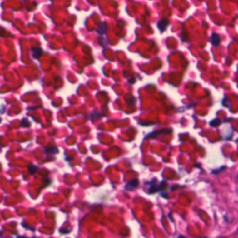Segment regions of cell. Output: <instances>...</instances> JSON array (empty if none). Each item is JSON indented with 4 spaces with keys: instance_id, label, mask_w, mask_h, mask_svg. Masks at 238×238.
Masks as SVG:
<instances>
[{
    "instance_id": "obj_1",
    "label": "cell",
    "mask_w": 238,
    "mask_h": 238,
    "mask_svg": "<svg viewBox=\"0 0 238 238\" xmlns=\"http://www.w3.org/2000/svg\"><path fill=\"white\" fill-rule=\"evenodd\" d=\"M171 132H172V129H168L155 131H153L150 133H149V134L146 137H145V139L146 138H156L161 134H166V133H169Z\"/></svg>"
},
{
    "instance_id": "obj_2",
    "label": "cell",
    "mask_w": 238,
    "mask_h": 238,
    "mask_svg": "<svg viewBox=\"0 0 238 238\" xmlns=\"http://www.w3.org/2000/svg\"><path fill=\"white\" fill-rule=\"evenodd\" d=\"M108 25L104 22H102L100 24H99V25L97 26V28L96 29L97 33L100 35L106 34L107 32H108Z\"/></svg>"
},
{
    "instance_id": "obj_3",
    "label": "cell",
    "mask_w": 238,
    "mask_h": 238,
    "mask_svg": "<svg viewBox=\"0 0 238 238\" xmlns=\"http://www.w3.org/2000/svg\"><path fill=\"white\" fill-rule=\"evenodd\" d=\"M169 24V21L168 19H162L159 20L157 23V27H158V29H159V31L163 33L164 32Z\"/></svg>"
},
{
    "instance_id": "obj_4",
    "label": "cell",
    "mask_w": 238,
    "mask_h": 238,
    "mask_svg": "<svg viewBox=\"0 0 238 238\" xmlns=\"http://www.w3.org/2000/svg\"><path fill=\"white\" fill-rule=\"evenodd\" d=\"M210 43L212 44L214 46H217L219 45L220 42H221V38H220V36L217 34L214 33L210 38Z\"/></svg>"
},
{
    "instance_id": "obj_5",
    "label": "cell",
    "mask_w": 238,
    "mask_h": 238,
    "mask_svg": "<svg viewBox=\"0 0 238 238\" xmlns=\"http://www.w3.org/2000/svg\"><path fill=\"white\" fill-rule=\"evenodd\" d=\"M138 184H139V181L138 179L132 180L126 184V185H125V189H126V190H130L131 191V190H133L135 188H136V187L138 186Z\"/></svg>"
},
{
    "instance_id": "obj_6",
    "label": "cell",
    "mask_w": 238,
    "mask_h": 238,
    "mask_svg": "<svg viewBox=\"0 0 238 238\" xmlns=\"http://www.w3.org/2000/svg\"><path fill=\"white\" fill-rule=\"evenodd\" d=\"M32 56L35 59H38L43 54V50L42 48L38 47H35L32 49Z\"/></svg>"
},
{
    "instance_id": "obj_7",
    "label": "cell",
    "mask_w": 238,
    "mask_h": 238,
    "mask_svg": "<svg viewBox=\"0 0 238 238\" xmlns=\"http://www.w3.org/2000/svg\"><path fill=\"white\" fill-rule=\"evenodd\" d=\"M45 152L47 154H54L58 152V149L54 146H47L45 148Z\"/></svg>"
},
{
    "instance_id": "obj_8",
    "label": "cell",
    "mask_w": 238,
    "mask_h": 238,
    "mask_svg": "<svg viewBox=\"0 0 238 238\" xmlns=\"http://www.w3.org/2000/svg\"><path fill=\"white\" fill-rule=\"evenodd\" d=\"M221 120H219V119L215 118L210 121V125L212 127H216V126H219V125L221 124Z\"/></svg>"
},
{
    "instance_id": "obj_9",
    "label": "cell",
    "mask_w": 238,
    "mask_h": 238,
    "mask_svg": "<svg viewBox=\"0 0 238 238\" xmlns=\"http://www.w3.org/2000/svg\"><path fill=\"white\" fill-rule=\"evenodd\" d=\"M37 170H38L37 166H34V165H30L28 167V171L29 172V173H30L31 175H33V174L36 173Z\"/></svg>"
},
{
    "instance_id": "obj_10",
    "label": "cell",
    "mask_w": 238,
    "mask_h": 238,
    "mask_svg": "<svg viewBox=\"0 0 238 238\" xmlns=\"http://www.w3.org/2000/svg\"><path fill=\"white\" fill-rule=\"evenodd\" d=\"M21 125L22 126L26 128V127L30 126V123H29V121L27 120V119L24 118L21 121Z\"/></svg>"
},
{
    "instance_id": "obj_11",
    "label": "cell",
    "mask_w": 238,
    "mask_h": 238,
    "mask_svg": "<svg viewBox=\"0 0 238 238\" xmlns=\"http://www.w3.org/2000/svg\"><path fill=\"white\" fill-rule=\"evenodd\" d=\"M17 238H26L25 237H22V236H18Z\"/></svg>"
},
{
    "instance_id": "obj_12",
    "label": "cell",
    "mask_w": 238,
    "mask_h": 238,
    "mask_svg": "<svg viewBox=\"0 0 238 238\" xmlns=\"http://www.w3.org/2000/svg\"><path fill=\"white\" fill-rule=\"evenodd\" d=\"M2 121V119L1 118H0V121Z\"/></svg>"
}]
</instances>
